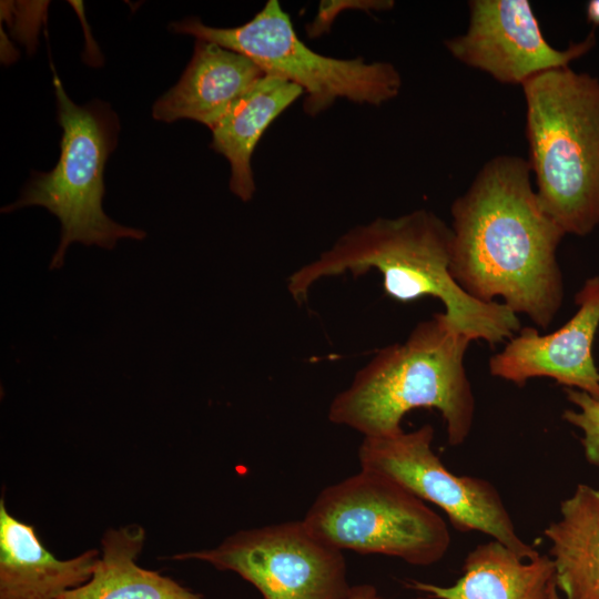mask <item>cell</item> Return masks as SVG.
<instances>
[{
	"instance_id": "cell-16",
	"label": "cell",
	"mask_w": 599,
	"mask_h": 599,
	"mask_svg": "<svg viewBox=\"0 0 599 599\" xmlns=\"http://www.w3.org/2000/svg\"><path fill=\"white\" fill-rule=\"evenodd\" d=\"M544 535L565 599H599V488L577 485Z\"/></svg>"
},
{
	"instance_id": "cell-2",
	"label": "cell",
	"mask_w": 599,
	"mask_h": 599,
	"mask_svg": "<svg viewBox=\"0 0 599 599\" xmlns=\"http://www.w3.org/2000/svg\"><path fill=\"white\" fill-rule=\"evenodd\" d=\"M453 236L451 227L425 209L377 217L352 227L316 260L293 272L287 290L301 304L323 278L377 270L389 297L403 303L437 298L459 334L490 346L508 342L521 328L517 314L504 303L480 302L458 285L450 273Z\"/></svg>"
},
{
	"instance_id": "cell-11",
	"label": "cell",
	"mask_w": 599,
	"mask_h": 599,
	"mask_svg": "<svg viewBox=\"0 0 599 599\" xmlns=\"http://www.w3.org/2000/svg\"><path fill=\"white\" fill-rule=\"evenodd\" d=\"M578 311L559 329L542 335L521 327L489 361L493 376L519 387L536 377H549L599 400V370L592 357L599 328V276L588 278L575 296Z\"/></svg>"
},
{
	"instance_id": "cell-4",
	"label": "cell",
	"mask_w": 599,
	"mask_h": 599,
	"mask_svg": "<svg viewBox=\"0 0 599 599\" xmlns=\"http://www.w3.org/2000/svg\"><path fill=\"white\" fill-rule=\"evenodd\" d=\"M521 87L538 203L566 234L586 236L599 224V79L568 65Z\"/></svg>"
},
{
	"instance_id": "cell-22",
	"label": "cell",
	"mask_w": 599,
	"mask_h": 599,
	"mask_svg": "<svg viewBox=\"0 0 599 599\" xmlns=\"http://www.w3.org/2000/svg\"><path fill=\"white\" fill-rule=\"evenodd\" d=\"M413 599H435V598H433V597H430V596H426V597H425V596H424V597L422 596V597H416V598H413Z\"/></svg>"
},
{
	"instance_id": "cell-10",
	"label": "cell",
	"mask_w": 599,
	"mask_h": 599,
	"mask_svg": "<svg viewBox=\"0 0 599 599\" xmlns=\"http://www.w3.org/2000/svg\"><path fill=\"white\" fill-rule=\"evenodd\" d=\"M467 30L445 41L461 63L481 70L504 84H520L535 75L568 67L596 43L586 39L558 50L545 38L527 0H471Z\"/></svg>"
},
{
	"instance_id": "cell-3",
	"label": "cell",
	"mask_w": 599,
	"mask_h": 599,
	"mask_svg": "<svg viewBox=\"0 0 599 599\" xmlns=\"http://www.w3.org/2000/svg\"><path fill=\"white\" fill-rule=\"evenodd\" d=\"M473 341L445 313L418 323L402 343L382 349L329 404L328 419L364 437L396 435L413 409L435 408L450 446L465 443L475 418V396L464 365Z\"/></svg>"
},
{
	"instance_id": "cell-18",
	"label": "cell",
	"mask_w": 599,
	"mask_h": 599,
	"mask_svg": "<svg viewBox=\"0 0 599 599\" xmlns=\"http://www.w3.org/2000/svg\"><path fill=\"white\" fill-rule=\"evenodd\" d=\"M565 393L578 409L564 410L562 419L582 432L580 443L585 457L599 466V400L575 388H566Z\"/></svg>"
},
{
	"instance_id": "cell-21",
	"label": "cell",
	"mask_w": 599,
	"mask_h": 599,
	"mask_svg": "<svg viewBox=\"0 0 599 599\" xmlns=\"http://www.w3.org/2000/svg\"><path fill=\"white\" fill-rule=\"evenodd\" d=\"M587 20L595 27L599 26V0H590L586 8Z\"/></svg>"
},
{
	"instance_id": "cell-6",
	"label": "cell",
	"mask_w": 599,
	"mask_h": 599,
	"mask_svg": "<svg viewBox=\"0 0 599 599\" xmlns=\"http://www.w3.org/2000/svg\"><path fill=\"white\" fill-rule=\"evenodd\" d=\"M174 33L217 43L255 62L265 74L301 87L304 111L316 115L337 99L380 105L394 99L402 78L388 62L364 58L337 59L319 54L296 34L290 16L276 0H268L253 19L234 28H215L190 17L170 24Z\"/></svg>"
},
{
	"instance_id": "cell-1",
	"label": "cell",
	"mask_w": 599,
	"mask_h": 599,
	"mask_svg": "<svg viewBox=\"0 0 599 599\" xmlns=\"http://www.w3.org/2000/svg\"><path fill=\"white\" fill-rule=\"evenodd\" d=\"M528 160L497 155L450 209V273L471 297L548 328L561 307L557 248L566 233L541 210Z\"/></svg>"
},
{
	"instance_id": "cell-8",
	"label": "cell",
	"mask_w": 599,
	"mask_h": 599,
	"mask_svg": "<svg viewBox=\"0 0 599 599\" xmlns=\"http://www.w3.org/2000/svg\"><path fill=\"white\" fill-rule=\"evenodd\" d=\"M434 436L433 426L425 424L392 436L364 437L357 453L361 469L380 474L439 507L459 532H481L522 559L540 555L519 536L496 486L450 471L432 447Z\"/></svg>"
},
{
	"instance_id": "cell-14",
	"label": "cell",
	"mask_w": 599,
	"mask_h": 599,
	"mask_svg": "<svg viewBox=\"0 0 599 599\" xmlns=\"http://www.w3.org/2000/svg\"><path fill=\"white\" fill-rule=\"evenodd\" d=\"M451 586L413 580L407 586L435 599H559L556 569L548 555L522 559L497 540L466 556Z\"/></svg>"
},
{
	"instance_id": "cell-19",
	"label": "cell",
	"mask_w": 599,
	"mask_h": 599,
	"mask_svg": "<svg viewBox=\"0 0 599 599\" xmlns=\"http://www.w3.org/2000/svg\"><path fill=\"white\" fill-rule=\"evenodd\" d=\"M393 6L394 1L389 0L322 1L314 20L306 26V32L309 38L328 32L335 18L346 9L388 10Z\"/></svg>"
},
{
	"instance_id": "cell-20",
	"label": "cell",
	"mask_w": 599,
	"mask_h": 599,
	"mask_svg": "<svg viewBox=\"0 0 599 599\" xmlns=\"http://www.w3.org/2000/svg\"><path fill=\"white\" fill-rule=\"evenodd\" d=\"M346 599H385L376 589L375 586L369 583H359L351 587Z\"/></svg>"
},
{
	"instance_id": "cell-15",
	"label": "cell",
	"mask_w": 599,
	"mask_h": 599,
	"mask_svg": "<svg viewBox=\"0 0 599 599\" xmlns=\"http://www.w3.org/2000/svg\"><path fill=\"white\" fill-rule=\"evenodd\" d=\"M303 93L297 84L265 74L211 130V148L229 161L230 190L243 202L252 200L256 190L251 158L257 142Z\"/></svg>"
},
{
	"instance_id": "cell-7",
	"label": "cell",
	"mask_w": 599,
	"mask_h": 599,
	"mask_svg": "<svg viewBox=\"0 0 599 599\" xmlns=\"http://www.w3.org/2000/svg\"><path fill=\"white\" fill-rule=\"evenodd\" d=\"M303 521L341 551L385 555L418 567L439 562L451 544L447 524L424 500L365 469L323 488Z\"/></svg>"
},
{
	"instance_id": "cell-12",
	"label": "cell",
	"mask_w": 599,
	"mask_h": 599,
	"mask_svg": "<svg viewBox=\"0 0 599 599\" xmlns=\"http://www.w3.org/2000/svg\"><path fill=\"white\" fill-rule=\"evenodd\" d=\"M265 73L247 57L217 43L196 40L179 82L154 103L158 121L186 119L211 130Z\"/></svg>"
},
{
	"instance_id": "cell-13",
	"label": "cell",
	"mask_w": 599,
	"mask_h": 599,
	"mask_svg": "<svg viewBox=\"0 0 599 599\" xmlns=\"http://www.w3.org/2000/svg\"><path fill=\"white\" fill-rule=\"evenodd\" d=\"M100 558L89 549L59 559L38 537L34 527L11 516L0 499V599H57L85 583Z\"/></svg>"
},
{
	"instance_id": "cell-5",
	"label": "cell",
	"mask_w": 599,
	"mask_h": 599,
	"mask_svg": "<svg viewBox=\"0 0 599 599\" xmlns=\"http://www.w3.org/2000/svg\"><path fill=\"white\" fill-rule=\"evenodd\" d=\"M51 69L58 123L62 129L59 160L49 172H33L21 195L1 212L40 206L59 220L61 236L49 265L53 271L63 266L72 243L112 250L120 240H143L146 233L116 223L102 205L104 169L120 132L118 115L103 101L75 104L52 63Z\"/></svg>"
},
{
	"instance_id": "cell-17",
	"label": "cell",
	"mask_w": 599,
	"mask_h": 599,
	"mask_svg": "<svg viewBox=\"0 0 599 599\" xmlns=\"http://www.w3.org/2000/svg\"><path fill=\"white\" fill-rule=\"evenodd\" d=\"M145 542L138 524L108 529L91 578L57 599H205L159 571L136 564Z\"/></svg>"
},
{
	"instance_id": "cell-9",
	"label": "cell",
	"mask_w": 599,
	"mask_h": 599,
	"mask_svg": "<svg viewBox=\"0 0 599 599\" xmlns=\"http://www.w3.org/2000/svg\"><path fill=\"white\" fill-rule=\"evenodd\" d=\"M170 559L235 572L263 599H346L352 587L343 551L318 539L303 519L240 530L217 547Z\"/></svg>"
}]
</instances>
